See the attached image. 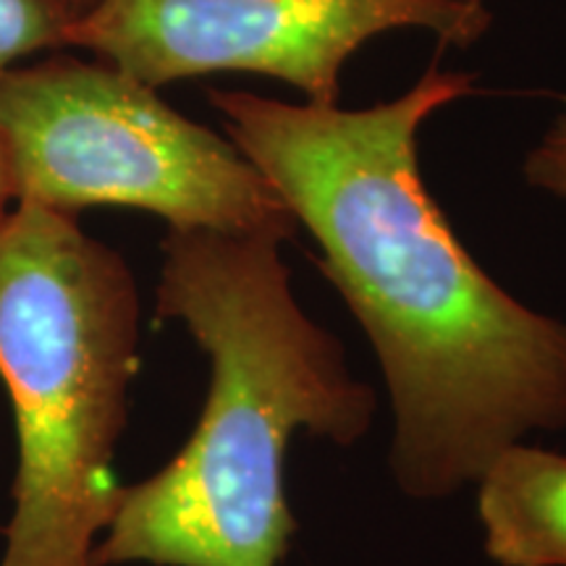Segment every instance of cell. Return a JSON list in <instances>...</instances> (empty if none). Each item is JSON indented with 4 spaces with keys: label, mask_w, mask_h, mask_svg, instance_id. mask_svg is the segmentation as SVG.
I'll return each instance as SVG.
<instances>
[{
    "label": "cell",
    "mask_w": 566,
    "mask_h": 566,
    "mask_svg": "<svg viewBox=\"0 0 566 566\" xmlns=\"http://www.w3.org/2000/svg\"><path fill=\"white\" fill-rule=\"evenodd\" d=\"M472 92L475 76L438 66L363 111L208 92L370 338L396 415V483L422 501L478 483L535 430L566 428V323L475 263L420 171L422 124Z\"/></svg>",
    "instance_id": "cell-1"
},
{
    "label": "cell",
    "mask_w": 566,
    "mask_h": 566,
    "mask_svg": "<svg viewBox=\"0 0 566 566\" xmlns=\"http://www.w3.org/2000/svg\"><path fill=\"white\" fill-rule=\"evenodd\" d=\"M281 244L205 229L163 239L158 317L189 331L210 386L179 454L122 488L92 566H281L296 533L283 480L294 433L352 446L370 428L373 388L294 300Z\"/></svg>",
    "instance_id": "cell-2"
},
{
    "label": "cell",
    "mask_w": 566,
    "mask_h": 566,
    "mask_svg": "<svg viewBox=\"0 0 566 566\" xmlns=\"http://www.w3.org/2000/svg\"><path fill=\"white\" fill-rule=\"evenodd\" d=\"M139 370L126 260L76 216L19 202L0 218V380L17 424L0 566H92L116 514L113 475Z\"/></svg>",
    "instance_id": "cell-3"
},
{
    "label": "cell",
    "mask_w": 566,
    "mask_h": 566,
    "mask_svg": "<svg viewBox=\"0 0 566 566\" xmlns=\"http://www.w3.org/2000/svg\"><path fill=\"white\" fill-rule=\"evenodd\" d=\"M0 155L11 202L76 216L153 212L168 229H300L286 202L229 137L181 116L105 61L51 59L0 71Z\"/></svg>",
    "instance_id": "cell-4"
},
{
    "label": "cell",
    "mask_w": 566,
    "mask_h": 566,
    "mask_svg": "<svg viewBox=\"0 0 566 566\" xmlns=\"http://www.w3.org/2000/svg\"><path fill=\"white\" fill-rule=\"evenodd\" d=\"M483 0H95L63 45L82 48L147 87L244 71L338 105L342 71L391 30H428L470 48L491 30Z\"/></svg>",
    "instance_id": "cell-5"
},
{
    "label": "cell",
    "mask_w": 566,
    "mask_h": 566,
    "mask_svg": "<svg viewBox=\"0 0 566 566\" xmlns=\"http://www.w3.org/2000/svg\"><path fill=\"white\" fill-rule=\"evenodd\" d=\"M478 516L499 566H566V454L509 446L478 480Z\"/></svg>",
    "instance_id": "cell-6"
},
{
    "label": "cell",
    "mask_w": 566,
    "mask_h": 566,
    "mask_svg": "<svg viewBox=\"0 0 566 566\" xmlns=\"http://www.w3.org/2000/svg\"><path fill=\"white\" fill-rule=\"evenodd\" d=\"M71 19L69 0H0V71L61 48Z\"/></svg>",
    "instance_id": "cell-7"
},
{
    "label": "cell",
    "mask_w": 566,
    "mask_h": 566,
    "mask_svg": "<svg viewBox=\"0 0 566 566\" xmlns=\"http://www.w3.org/2000/svg\"><path fill=\"white\" fill-rule=\"evenodd\" d=\"M522 171L533 189L566 200V108L527 153Z\"/></svg>",
    "instance_id": "cell-8"
},
{
    "label": "cell",
    "mask_w": 566,
    "mask_h": 566,
    "mask_svg": "<svg viewBox=\"0 0 566 566\" xmlns=\"http://www.w3.org/2000/svg\"><path fill=\"white\" fill-rule=\"evenodd\" d=\"M9 181H6V168H3V155H0V218L6 216V210H9Z\"/></svg>",
    "instance_id": "cell-9"
},
{
    "label": "cell",
    "mask_w": 566,
    "mask_h": 566,
    "mask_svg": "<svg viewBox=\"0 0 566 566\" xmlns=\"http://www.w3.org/2000/svg\"><path fill=\"white\" fill-rule=\"evenodd\" d=\"M92 3H95V0H69V6H71V13H74V19L80 17V13L87 11Z\"/></svg>",
    "instance_id": "cell-10"
}]
</instances>
